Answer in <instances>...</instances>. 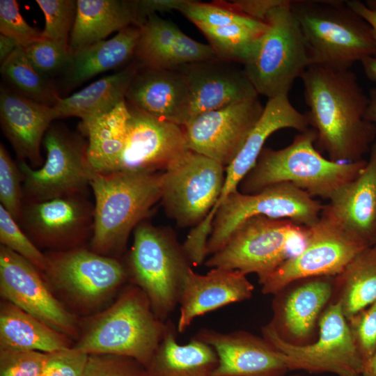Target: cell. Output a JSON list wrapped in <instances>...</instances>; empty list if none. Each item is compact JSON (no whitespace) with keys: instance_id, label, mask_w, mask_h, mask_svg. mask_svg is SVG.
Wrapping results in <instances>:
<instances>
[{"instance_id":"cell-55","label":"cell","mask_w":376,"mask_h":376,"mask_svg":"<svg viewBox=\"0 0 376 376\" xmlns=\"http://www.w3.org/2000/svg\"><path fill=\"white\" fill-rule=\"evenodd\" d=\"M293 376H299V375H293Z\"/></svg>"},{"instance_id":"cell-47","label":"cell","mask_w":376,"mask_h":376,"mask_svg":"<svg viewBox=\"0 0 376 376\" xmlns=\"http://www.w3.org/2000/svg\"><path fill=\"white\" fill-rule=\"evenodd\" d=\"M220 1L230 8L261 22H264L268 12L279 1V0Z\"/></svg>"},{"instance_id":"cell-54","label":"cell","mask_w":376,"mask_h":376,"mask_svg":"<svg viewBox=\"0 0 376 376\" xmlns=\"http://www.w3.org/2000/svg\"><path fill=\"white\" fill-rule=\"evenodd\" d=\"M364 3L370 10L376 13V0H368Z\"/></svg>"},{"instance_id":"cell-20","label":"cell","mask_w":376,"mask_h":376,"mask_svg":"<svg viewBox=\"0 0 376 376\" xmlns=\"http://www.w3.org/2000/svg\"><path fill=\"white\" fill-rule=\"evenodd\" d=\"M178 70L187 77L191 92L189 119L203 112L258 98L244 69L235 63L214 58L186 64Z\"/></svg>"},{"instance_id":"cell-43","label":"cell","mask_w":376,"mask_h":376,"mask_svg":"<svg viewBox=\"0 0 376 376\" xmlns=\"http://www.w3.org/2000/svg\"><path fill=\"white\" fill-rule=\"evenodd\" d=\"M0 32L22 47L42 38V31L31 26L23 18L15 0L0 1Z\"/></svg>"},{"instance_id":"cell-33","label":"cell","mask_w":376,"mask_h":376,"mask_svg":"<svg viewBox=\"0 0 376 376\" xmlns=\"http://www.w3.org/2000/svg\"><path fill=\"white\" fill-rule=\"evenodd\" d=\"M334 276L305 279L286 295L276 317L271 322L276 328L282 327L296 338H304L313 329L322 308L330 299Z\"/></svg>"},{"instance_id":"cell-19","label":"cell","mask_w":376,"mask_h":376,"mask_svg":"<svg viewBox=\"0 0 376 376\" xmlns=\"http://www.w3.org/2000/svg\"><path fill=\"white\" fill-rule=\"evenodd\" d=\"M196 338L211 345L219 363L213 376H281L288 370L283 354L265 338L237 331L202 329Z\"/></svg>"},{"instance_id":"cell-48","label":"cell","mask_w":376,"mask_h":376,"mask_svg":"<svg viewBox=\"0 0 376 376\" xmlns=\"http://www.w3.org/2000/svg\"><path fill=\"white\" fill-rule=\"evenodd\" d=\"M184 0H134L139 27L157 13L178 10Z\"/></svg>"},{"instance_id":"cell-15","label":"cell","mask_w":376,"mask_h":376,"mask_svg":"<svg viewBox=\"0 0 376 376\" xmlns=\"http://www.w3.org/2000/svg\"><path fill=\"white\" fill-rule=\"evenodd\" d=\"M0 294L52 329L77 340L79 319L55 295L44 274L29 261L0 245Z\"/></svg>"},{"instance_id":"cell-36","label":"cell","mask_w":376,"mask_h":376,"mask_svg":"<svg viewBox=\"0 0 376 376\" xmlns=\"http://www.w3.org/2000/svg\"><path fill=\"white\" fill-rule=\"evenodd\" d=\"M0 71L13 91L28 99L54 107L61 97L54 81L33 68L21 45L1 64Z\"/></svg>"},{"instance_id":"cell-24","label":"cell","mask_w":376,"mask_h":376,"mask_svg":"<svg viewBox=\"0 0 376 376\" xmlns=\"http://www.w3.org/2000/svg\"><path fill=\"white\" fill-rule=\"evenodd\" d=\"M253 291L246 274L237 270L212 268L203 275L191 268L180 297L178 332L183 333L198 316L249 299Z\"/></svg>"},{"instance_id":"cell-30","label":"cell","mask_w":376,"mask_h":376,"mask_svg":"<svg viewBox=\"0 0 376 376\" xmlns=\"http://www.w3.org/2000/svg\"><path fill=\"white\" fill-rule=\"evenodd\" d=\"M141 67L134 59L121 70L102 77L68 97H61L54 107L58 119L78 117L86 123L108 113L125 100L129 86Z\"/></svg>"},{"instance_id":"cell-35","label":"cell","mask_w":376,"mask_h":376,"mask_svg":"<svg viewBox=\"0 0 376 376\" xmlns=\"http://www.w3.org/2000/svg\"><path fill=\"white\" fill-rule=\"evenodd\" d=\"M219 60L244 66L255 56L267 24L258 26L230 24L222 26L196 25Z\"/></svg>"},{"instance_id":"cell-52","label":"cell","mask_w":376,"mask_h":376,"mask_svg":"<svg viewBox=\"0 0 376 376\" xmlns=\"http://www.w3.org/2000/svg\"><path fill=\"white\" fill-rule=\"evenodd\" d=\"M365 117L368 121L376 125V88L370 90L368 105Z\"/></svg>"},{"instance_id":"cell-53","label":"cell","mask_w":376,"mask_h":376,"mask_svg":"<svg viewBox=\"0 0 376 376\" xmlns=\"http://www.w3.org/2000/svg\"><path fill=\"white\" fill-rule=\"evenodd\" d=\"M361 376H376V352L366 363Z\"/></svg>"},{"instance_id":"cell-39","label":"cell","mask_w":376,"mask_h":376,"mask_svg":"<svg viewBox=\"0 0 376 376\" xmlns=\"http://www.w3.org/2000/svg\"><path fill=\"white\" fill-rule=\"evenodd\" d=\"M22 47L33 68L52 80L64 73L72 59L69 48L42 38Z\"/></svg>"},{"instance_id":"cell-49","label":"cell","mask_w":376,"mask_h":376,"mask_svg":"<svg viewBox=\"0 0 376 376\" xmlns=\"http://www.w3.org/2000/svg\"><path fill=\"white\" fill-rule=\"evenodd\" d=\"M346 3L350 8L370 24L376 42V13L370 10L363 2L358 0L346 1Z\"/></svg>"},{"instance_id":"cell-29","label":"cell","mask_w":376,"mask_h":376,"mask_svg":"<svg viewBox=\"0 0 376 376\" xmlns=\"http://www.w3.org/2000/svg\"><path fill=\"white\" fill-rule=\"evenodd\" d=\"M164 337L146 367L147 376H213L219 363L214 348L195 336L187 344L176 340L177 327L166 321Z\"/></svg>"},{"instance_id":"cell-40","label":"cell","mask_w":376,"mask_h":376,"mask_svg":"<svg viewBox=\"0 0 376 376\" xmlns=\"http://www.w3.org/2000/svg\"><path fill=\"white\" fill-rule=\"evenodd\" d=\"M1 245L21 256L42 273L47 266L45 253L33 242L10 213L0 205Z\"/></svg>"},{"instance_id":"cell-9","label":"cell","mask_w":376,"mask_h":376,"mask_svg":"<svg viewBox=\"0 0 376 376\" xmlns=\"http://www.w3.org/2000/svg\"><path fill=\"white\" fill-rule=\"evenodd\" d=\"M289 0H279L267 14V26L258 50L244 66L259 95L268 99L288 94L295 81L311 65L308 48L290 8Z\"/></svg>"},{"instance_id":"cell-32","label":"cell","mask_w":376,"mask_h":376,"mask_svg":"<svg viewBox=\"0 0 376 376\" xmlns=\"http://www.w3.org/2000/svg\"><path fill=\"white\" fill-rule=\"evenodd\" d=\"M130 110L126 101L108 113L86 123L81 130L88 137V158L95 173L115 171L125 149Z\"/></svg>"},{"instance_id":"cell-16","label":"cell","mask_w":376,"mask_h":376,"mask_svg":"<svg viewBox=\"0 0 376 376\" xmlns=\"http://www.w3.org/2000/svg\"><path fill=\"white\" fill-rule=\"evenodd\" d=\"M18 223L38 248L58 251L82 247L92 237L94 204L86 194L24 200Z\"/></svg>"},{"instance_id":"cell-4","label":"cell","mask_w":376,"mask_h":376,"mask_svg":"<svg viewBox=\"0 0 376 376\" xmlns=\"http://www.w3.org/2000/svg\"><path fill=\"white\" fill-rule=\"evenodd\" d=\"M316 139V131L308 127L282 149L264 147L256 165L240 182L238 191L252 194L272 185L289 182L312 197L329 200L360 173L367 161L337 162L328 159L315 148Z\"/></svg>"},{"instance_id":"cell-6","label":"cell","mask_w":376,"mask_h":376,"mask_svg":"<svg viewBox=\"0 0 376 376\" xmlns=\"http://www.w3.org/2000/svg\"><path fill=\"white\" fill-rule=\"evenodd\" d=\"M132 283L148 297L152 309L166 321L179 304L191 263L172 234L143 221L134 230L126 263Z\"/></svg>"},{"instance_id":"cell-31","label":"cell","mask_w":376,"mask_h":376,"mask_svg":"<svg viewBox=\"0 0 376 376\" xmlns=\"http://www.w3.org/2000/svg\"><path fill=\"white\" fill-rule=\"evenodd\" d=\"M72 340L9 301L0 303V350L53 352L73 345Z\"/></svg>"},{"instance_id":"cell-51","label":"cell","mask_w":376,"mask_h":376,"mask_svg":"<svg viewBox=\"0 0 376 376\" xmlns=\"http://www.w3.org/2000/svg\"><path fill=\"white\" fill-rule=\"evenodd\" d=\"M361 63L366 77L376 83V55L367 57Z\"/></svg>"},{"instance_id":"cell-2","label":"cell","mask_w":376,"mask_h":376,"mask_svg":"<svg viewBox=\"0 0 376 376\" xmlns=\"http://www.w3.org/2000/svg\"><path fill=\"white\" fill-rule=\"evenodd\" d=\"M166 328L145 292L131 283L109 306L79 319V335L72 347L87 354L129 357L146 368Z\"/></svg>"},{"instance_id":"cell-12","label":"cell","mask_w":376,"mask_h":376,"mask_svg":"<svg viewBox=\"0 0 376 376\" xmlns=\"http://www.w3.org/2000/svg\"><path fill=\"white\" fill-rule=\"evenodd\" d=\"M366 247L323 208L318 221L307 228L303 249L259 282L262 292L276 295L299 280L335 277Z\"/></svg>"},{"instance_id":"cell-26","label":"cell","mask_w":376,"mask_h":376,"mask_svg":"<svg viewBox=\"0 0 376 376\" xmlns=\"http://www.w3.org/2000/svg\"><path fill=\"white\" fill-rule=\"evenodd\" d=\"M324 210L366 246L376 244V139L364 168L330 198Z\"/></svg>"},{"instance_id":"cell-34","label":"cell","mask_w":376,"mask_h":376,"mask_svg":"<svg viewBox=\"0 0 376 376\" xmlns=\"http://www.w3.org/2000/svg\"><path fill=\"white\" fill-rule=\"evenodd\" d=\"M340 301L348 320L376 300V244L360 251L335 276Z\"/></svg>"},{"instance_id":"cell-22","label":"cell","mask_w":376,"mask_h":376,"mask_svg":"<svg viewBox=\"0 0 376 376\" xmlns=\"http://www.w3.org/2000/svg\"><path fill=\"white\" fill-rule=\"evenodd\" d=\"M306 114L298 111L290 103L288 94L269 98L258 121L249 133L243 146L231 163L226 168L225 180L219 200L207 215L212 220L222 202L238 187L254 167L268 137L284 128L299 132L308 128Z\"/></svg>"},{"instance_id":"cell-38","label":"cell","mask_w":376,"mask_h":376,"mask_svg":"<svg viewBox=\"0 0 376 376\" xmlns=\"http://www.w3.org/2000/svg\"><path fill=\"white\" fill-rule=\"evenodd\" d=\"M45 18L42 38L69 48L77 13V0H36Z\"/></svg>"},{"instance_id":"cell-46","label":"cell","mask_w":376,"mask_h":376,"mask_svg":"<svg viewBox=\"0 0 376 376\" xmlns=\"http://www.w3.org/2000/svg\"><path fill=\"white\" fill-rule=\"evenodd\" d=\"M88 358L72 346L47 353L41 376H82Z\"/></svg>"},{"instance_id":"cell-18","label":"cell","mask_w":376,"mask_h":376,"mask_svg":"<svg viewBox=\"0 0 376 376\" xmlns=\"http://www.w3.org/2000/svg\"><path fill=\"white\" fill-rule=\"evenodd\" d=\"M130 110L125 146L115 171H164L189 150L183 126Z\"/></svg>"},{"instance_id":"cell-21","label":"cell","mask_w":376,"mask_h":376,"mask_svg":"<svg viewBox=\"0 0 376 376\" xmlns=\"http://www.w3.org/2000/svg\"><path fill=\"white\" fill-rule=\"evenodd\" d=\"M125 101L132 109L181 126L190 118L188 81L178 69L141 67L129 86Z\"/></svg>"},{"instance_id":"cell-37","label":"cell","mask_w":376,"mask_h":376,"mask_svg":"<svg viewBox=\"0 0 376 376\" xmlns=\"http://www.w3.org/2000/svg\"><path fill=\"white\" fill-rule=\"evenodd\" d=\"M178 12L194 23L208 26L244 24L258 26L265 24L224 5L220 0L212 3L184 0Z\"/></svg>"},{"instance_id":"cell-25","label":"cell","mask_w":376,"mask_h":376,"mask_svg":"<svg viewBox=\"0 0 376 376\" xmlns=\"http://www.w3.org/2000/svg\"><path fill=\"white\" fill-rule=\"evenodd\" d=\"M134 59L143 67L175 70L186 64L217 58L208 44L198 42L157 14L140 26Z\"/></svg>"},{"instance_id":"cell-27","label":"cell","mask_w":376,"mask_h":376,"mask_svg":"<svg viewBox=\"0 0 376 376\" xmlns=\"http://www.w3.org/2000/svg\"><path fill=\"white\" fill-rule=\"evenodd\" d=\"M140 32V27L130 26L109 40L72 54L71 61L62 75V89L71 91L99 74L133 61Z\"/></svg>"},{"instance_id":"cell-23","label":"cell","mask_w":376,"mask_h":376,"mask_svg":"<svg viewBox=\"0 0 376 376\" xmlns=\"http://www.w3.org/2000/svg\"><path fill=\"white\" fill-rule=\"evenodd\" d=\"M58 119L54 107L28 99L4 86L0 90V123L19 160L33 168L43 164L40 148L46 132Z\"/></svg>"},{"instance_id":"cell-17","label":"cell","mask_w":376,"mask_h":376,"mask_svg":"<svg viewBox=\"0 0 376 376\" xmlns=\"http://www.w3.org/2000/svg\"><path fill=\"white\" fill-rule=\"evenodd\" d=\"M263 109L256 98L192 117L183 126L188 149L226 168L243 146Z\"/></svg>"},{"instance_id":"cell-5","label":"cell","mask_w":376,"mask_h":376,"mask_svg":"<svg viewBox=\"0 0 376 376\" xmlns=\"http://www.w3.org/2000/svg\"><path fill=\"white\" fill-rule=\"evenodd\" d=\"M291 10L304 36L311 65L349 70L376 55L370 24L340 0H295Z\"/></svg>"},{"instance_id":"cell-10","label":"cell","mask_w":376,"mask_h":376,"mask_svg":"<svg viewBox=\"0 0 376 376\" xmlns=\"http://www.w3.org/2000/svg\"><path fill=\"white\" fill-rule=\"evenodd\" d=\"M43 144L46 159L40 168L17 160L24 200L42 201L86 194L94 173L88 158V141L64 125L52 124Z\"/></svg>"},{"instance_id":"cell-56","label":"cell","mask_w":376,"mask_h":376,"mask_svg":"<svg viewBox=\"0 0 376 376\" xmlns=\"http://www.w3.org/2000/svg\"></svg>"},{"instance_id":"cell-50","label":"cell","mask_w":376,"mask_h":376,"mask_svg":"<svg viewBox=\"0 0 376 376\" xmlns=\"http://www.w3.org/2000/svg\"><path fill=\"white\" fill-rule=\"evenodd\" d=\"M19 46L17 40L5 35H0V63H3Z\"/></svg>"},{"instance_id":"cell-45","label":"cell","mask_w":376,"mask_h":376,"mask_svg":"<svg viewBox=\"0 0 376 376\" xmlns=\"http://www.w3.org/2000/svg\"><path fill=\"white\" fill-rule=\"evenodd\" d=\"M347 322L366 365L376 352V300Z\"/></svg>"},{"instance_id":"cell-44","label":"cell","mask_w":376,"mask_h":376,"mask_svg":"<svg viewBox=\"0 0 376 376\" xmlns=\"http://www.w3.org/2000/svg\"><path fill=\"white\" fill-rule=\"evenodd\" d=\"M47 353L0 350V376H41Z\"/></svg>"},{"instance_id":"cell-8","label":"cell","mask_w":376,"mask_h":376,"mask_svg":"<svg viewBox=\"0 0 376 376\" xmlns=\"http://www.w3.org/2000/svg\"><path fill=\"white\" fill-rule=\"evenodd\" d=\"M307 226L289 219L252 217L205 261L207 267L255 273L263 281L304 247Z\"/></svg>"},{"instance_id":"cell-14","label":"cell","mask_w":376,"mask_h":376,"mask_svg":"<svg viewBox=\"0 0 376 376\" xmlns=\"http://www.w3.org/2000/svg\"><path fill=\"white\" fill-rule=\"evenodd\" d=\"M226 168L188 150L162 174L161 202L180 227L201 224L219 200Z\"/></svg>"},{"instance_id":"cell-11","label":"cell","mask_w":376,"mask_h":376,"mask_svg":"<svg viewBox=\"0 0 376 376\" xmlns=\"http://www.w3.org/2000/svg\"><path fill=\"white\" fill-rule=\"evenodd\" d=\"M318 325V339L306 345L285 339L271 323L262 331L264 338L283 354L289 370L361 376L365 362L356 346L340 301L336 300L326 308Z\"/></svg>"},{"instance_id":"cell-3","label":"cell","mask_w":376,"mask_h":376,"mask_svg":"<svg viewBox=\"0 0 376 376\" xmlns=\"http://www.w3.org/2000/svg\"><path fill=\"white\" fill-rule=\"evenodd\" d=\"M162 172H94L90 182L95 198L93 251L117 258L129 235L148 217L162 197Z\"/></svg>"},{"instance_id":"cell-41","label":"cell","mask_w":376,"mask_h":376,"mask_svg":"<svg viewBox=\"0 0 376 376\" xmlns=\"http://www.w3.org/2000/svg\"><path fill=\"white\" fill-rule=\"evenodd\" d=\"M22 175L17 162L0 144V201L10 214L18 222L24 202Z\"/></svg>"},{"instance_id":"cell-28","label":"cell","mask_w":376,"mask_h":376,"mask_svg":"<svg viewBox=\"0 0 376 376\" xmlns=\"http://www.w3.org/2000/svg\"><path fill=\"white\" fill-rule=\"evenodd\" d=\"M139 26L134 1L77 0V13L70 34L71 54L104 40L113 32Z\"/></svg>"},{"instance_id":"cell-1","label":"cell","mask_w":376,"mask_h":376,"mask_svg":"<svg viewBox=\"0 0 376 376\" xmlns=\"http://www.w3.org/2000/svg\"><path fill=\"white\" fill-rule=\"evenodd\" d=\"M301 79L309 108L305 114L316 131L317 150L334 162L363 159L376 139V125L365 117L368 97L355 74L311 65Z\"/></svg>"},{"instance_id":"cell-7","label":"cell","mask_w":376,"mask_h":376,"mask_svg":"<svg viewBox=\"0 0 376 376\" xmlns=\"http://www.w3.org/2000/svg\"><path fill=\"white\" fill-rule=\"evenodd\" d=\"M45 254L43 274L55 295L86 316L97 313L129 279L126 264L118 258L84 246Z\"/></svg>"},{"instance_id":"cell-13","label":"cell","mask_w":376,"mask_h":376,"mask_svg":"<svg viewBox=\"0 0 376 376\" xmlns=\"http://www.w3.org/2000/svg\"><path fill=\"white\" fill-rule=\"evenodd\" d=\"M324 205L292 183L270 185L252 194L237 191L217 210L207 243V255L221 249L232 233L245 220L255 216L289 219L310 227L319 219Z\"/></svg>"},{"instance_id":"cell-42","label":"cell","mask_w":376,"mask_h":376,"mask_svg":"<svg viewBox=\"0 0 376 376\" xmlns=\"http://www.w3.org/2000/svg\"><path fill=\"white\" fill-rule=\"evenodd\" d=\"M82 376H147L146 368L126 356L106 354H88Z\"/></svg>"}]
</instances>
